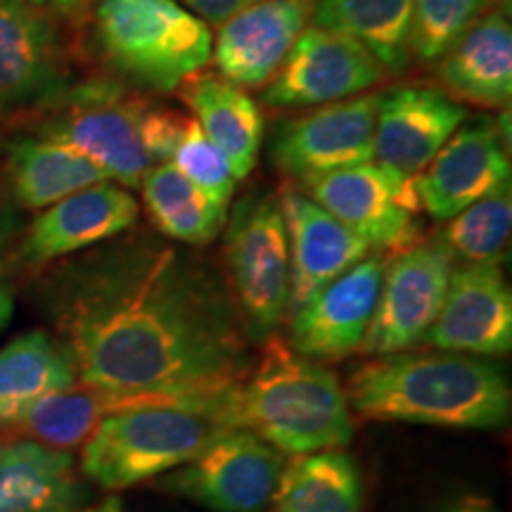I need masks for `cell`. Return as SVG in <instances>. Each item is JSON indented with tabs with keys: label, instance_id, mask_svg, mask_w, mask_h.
<instances>
[{
	"label": "cell",
	"instance_id": "22",
	"mask_svg": "<svg viewBox=\"0 0 512 512\" xmlns=\"http://www.w3.org/2000/svg\"><path fill=\"white\" fill-rule=\"evenodd\" d=\"M192 119L226 155L238 181L252 174L264 140V114L259 105L223 76L195 74L178 88Z\"/></svg>",
	"mask_w": 512,
	"mask_h": 512
},
{
	"label": "cell",
	"instance_id": "4",
	"mask_svg": "<svg viewBox=\"0 0 512 512\" xmlns=\"http://www.w3.org/2000/svg\"><path fill=\"white\" fill-rule=\"evenodd\" d=\"M95 41L105 62L150 91H178L211 60L207 22L176 0H98Z\"/></svg>",
	"mask_w": 512,
	"mask_h": 512
},
{
	"label": "cell",
	"instance_id": "17",
	"mask_svg": "<svg viewBox=\"0 0 512 512\" xmlns=\"http://www.w3.org/2000/svg\"><path fill=\"white\" fill-rule=\"evenodd\" d=\"M467 117L465 107L430 86L384 91L373 128V162L418 178Z\"/></svg>",
	"mask_w": 512,
	"mask_h": 512
},
{
	"label": "cell",
	"instance_id": "35",
	"mask_svg": "<svg viewBox=\"0 0 512 512\" xmlns=\"http://www.w3.org/2000/svg\"><path fill=\"white\" fill-rule=\"evenodd\" d=\"M441 512H501V510H498L494 501H489L486 496L463 494L453 498L451 503H446V508Z\"/></svg>",
	"mask_w": 512,
	"mask_h": 512
},
{
	"label": "cell",
	"instance_id": "1",
	"mask_svg": "<svg viewBox=\"0 0 512 512\" xmlns=\"http://www.w3.org/2000/svg\"><path fill=\"white\" fill-rule=\"evenodd\" d=\"M50 309L76 380L117 408L176 403L209 415L256 361L219 275L152 238L117 242L69 268Z\"/></svg>",
	"mask_w": 512,
	"mask_h": 512
},
{
	"label": "cell",
	"instance_id": "8",
	"mask_svg": "<svg viewBox=\"0 0 512 512\" xmlns=\"http://www.w3.org/2000/svg\"><path fill=\"white\" fill-rule=\"evenodd\" d=\"M299 190L377 252H401L422 240L415 178L366 162L297 181Z\"/></svg>",
	"mask_w": 512,
	"mask_h": 512
},
{
	"label": "cell",
	"instance_id": "38",
	"mask_svg": "<svg viewBox=\"0 0 512 512\" xmlns=\"http://www.w3.org/2000/svg\"><path fill=\"white\" fill-rule=\"evenodd\" d=\"M74 512H124V510H121L119 498L112 496V498H105V501H100L98 505H91V508H79Z\"/></svg>",
	"mask_w": 512,
	"mask_h": 512
},
{
	"label": "cell",
	"instance_id": "37",
	"mask_svg": "<svg viewBox=\"0 0 512 512\" xmlns=\"http://www.w3.org/2000/svg\"><path fill=\"white\" fill-rule=\"evenodd\" d=\"M31 5L41 10H57V12H67L74 10L76 5H81V0H29Z\"/></svg>",
	"mask_w": 512,
	"mask_h": 512
},
{
	"label": "cell",
	"instance_id": "28",
	"mask_svg": "<svg viewBox=\"0 0 512 512\" xmlns=\"http://www.w3.org/2000/svg\"><path fill=\"white\" fill-rule=\"evenodd\" d=\"M140 190L152 223L169 240L202 247L226 228L228 209L216 207L171 162L152 166Z\"/></svg>",
	"mask_w": 512,
	"mask_h": 512
},
{
	"label": "cell",
	"instance_id": "7",
	"mask_svg": "<svg viewBox=\"0 0 512 512\" xmlns=\"http://www.w3.org/2000/svg\"><path fill=\"white\" fill-rule=\"evenodd\" d=\"M147 102L124 93L117 83L95 81L67 95L41 136L62 143L93 162L107 181L121 188H140L150 157L143 147L140 121Z\"/></svg>",
	"mask_w": 512,
	"mask_h": 512
},
{
	"label": "cell",
	"instance_id": "3",
	"mask_svg": "<svg viewBox=\"0 0 512 512\" xmlns=\"http://www.w3.org/2000/svg\"><path fill=\"white\" fill-rule=\"evenodd\" d=\"M347 399L366 418L448 430H496L512 411L501 370L451 351L377 356L351 375Z\"/></svg>",
	"mask_w": 512,
	"mask_h": 512
},
{
	"label": "cell",
	"instance_id": "32",
	"mask_svg": "<svg viewBox=\"0 0 512 512\" xmlns=\"http://www.w3.org/2000/svg\"><path fill=\"white\" fill-rule=\"evenodd\" d=\"M171 164L176 166L188 181L200 188L216 207L228 209L235 195V178L228 159L223 152L207 138L195 119L188 121L181 145L176 147Z\"/></svg>",
	"mask_w": 512,
	"mask_h": 512
},
{
	"label": "cell",
	"instance_id": "29",
	"mask_svg": "<svg viewBox=\"0 0 512 512\" xmlns=\"http://www.w3.org/2000/svg\"><path fill=\"white\" fill-rule=\"evenodd\" d=\"M112 411H117V406L110 396L76 382L34 403L17 422V427L31 434V439L38 444L69 451V448L86 444L102 418Z\"/></svg>",
	"mask_w": 512,
	"mask_h": 512
},
{
	"label": "cell",
	"instance_id": "27",
	"mask_svg": "<svg viewBox=\"0 0 512 512\" xmlns=\"http://www.w3.org/2000/svg\"><path fill=\"white\" fill-rule=\"evenodd\" d=\"M271 505L273 512H363L361 470L342 448L299 456L285 465Z\"/></svg>",
	"mask_w": 512,
	"mask_h": 512
},
{
	"label": "cell",
	"instance_id": "18",
	"mask_svg": "<svg viewBox=\"0 0 512 512\" xmlns=\"http://www.w3.org/2000/svg\"><path fill=\"white\" fill-rule=\"evenodd\" d=\"M278 202L290 247L287 313H292L373 249L294 185H283Z\"/></svg>",
	"mask_w": 512,
	"mask_h": 512
},
{
	"label": "cell",
	"instance_id": "25",
	"mask_svg": "<svg viewBox=\"0 0 512 512\" xmlns=\"http://www.w3.org/2000/svg\"><path fill=\"white\" fill-rule=\"evenodd\" d=\"M415 0H316L311 22L361 43L384 74H401L413 60Z\"/></svg>",
	"mask_w": 512,
	"mask_h": 512
},
{
	"label": "cell",
	"instance_id": "6",
	"mask_svg": "<svg viewBox=\"0 0 512 512\" xmlns=\"http://www.w3.org/2000/svg\"><path fill=\"white\" fill-rule=\"evenodd\" d=\"M223 252L230 297L249 339H271L290 302V247L278 195L261 192L235 204Z\"/></svg>",
	"mask_w": 512,
	"mask_h": 512
},
{
	"label": "cell",
	"instance_id": "14",
	"mask_svg": "<svg viewBox=\"0 0 512 512\" xmlns=\"http://www.w3.org/2000/svg\"><path fill=\"white\" fill-rule=\"evenodd\" d=\"M384 256L368 254L290 313V344L309 358H344L361 349L380 297Z\"/></svg>",
	"mask_w": 512,
	"mask_h": 512
},
{
	"label": "cell",
	"instance_id": "26",
	"mask_svg": "<svg viewBox=\"0 0 512 512\" xmlns=\"http://www.w3.org/2000/svg\"><path fill=\"white\" fill-rule=\"evenodd\" d=\"M10 188L27 209H46L83 188L107 181L105 174L72 147L50 138H24L10 152Z\"/></svg>",
	"mask_w": 512,
	"mask_h": 512
},
{
	"label": "cell",
	"instance_id": "19",
	"mask_svg": "<svg viewBox=\"0 0 512 512\" xmlns=\"http://www.w3.org/2000/svg\"><path fill=\"white\" fill-rule=\"evenodd\" d=\"M138 214L131 192L112 181L95 183L43 209L31 223L22 254L31 264H48L83 252L131 230Z\"/></svg>",
	"mask_w": 512,
	"mask_h": 512
},
{
	"label": "cell",
	"instance_id": "12",
	"mask_svg": "<svg viewBox=\"0 0 512 512\" xmlns=\"http://www.w3.org/2000/svg\"><path fill=\"white\" fill-rule=\"evenodd\" d=\"M382 93L313 107L278 128L271 159L294 181L373 162V128Z\"/></svg>",
	"mask_w": 512,
	"mask_h": 512
},
{
	"label": "cell",
	"instance_id": "31",
	"mask_svg": "<svg viewBox=\"0 0 512 512\" xmlns=\"http://www.w3.org/2000/svg\"><path fill=\"white\" fill-rule=\"evenodd\" d=\"M494 0H415L411 27V55L422 64L439 62L453 43L479 17L489 12Z\"/></svg>",
	"mask_w": 512,
	"mask_h": 512
},
{
	"label": "cell",
	"instance_id": "5",
	"mask_svg": "<svg viewBox=\"0 0 512 512\" xmlns=\"http://www.w3.org/2000/svg\"><path fill=\"white\" fill-rule=\"evenodd\" d=\"M219 420L176 403H133L105 415L83 444V475L121 491L169 475L219 437Z\"/></svg>",
	"mask_w": 512,
	"mask_h": 512
},
{
	"label": "cell",
	"instance_id": "33",
	"mask_svg": "<svg viewBox=\"0 0 512 512\" xmlns=\"http://www.w3.org/2000/svg\"><path fill=\"white\" fill-rule=\"evenodd\" d=\"M188 121L190 119L183 117L181 112L147 102L143 121H140V136H143V147L152 166L171 162L176 147L185 136Z\"/></svg>",
	"mask_w": 512,
	"mask_h": 512
},
{
	"label": "cell",
	"instance_id": "13",
	"mask_svg": "<svg viewBox=\"0 0 512 512\" xmlns=\"http://www.w3.org/2000/svg\"><path fill=\"white\" fill-rule=\"evenodd\" d=\"M505 183H510L508 140L496 119L477 117L446 140L415 178V192L422 211L448 221Z\"/></svg>",
	"mask_w": 512,
	"mask_h": 512
},
{
	"label": "cell",
	"instance_id": "36",
	"mask_svg": "<svg viewBox=\"0 0 512 512\" xmlns=\"http://www.w3.org/2000/svg\"><path fill=\"white\" fill-rule=\"evenodd\" d=\"M12 313H15V299H12L10 287L0 283V332L8 328Z\"/></svg>",
	"mask_w": 512,
	"mask_h": 512
},
{
	"label": "cell",
	"instance_id": "11",
	"mask_svg": "<svg viewBox=\"0 0 512 512\" xmlns=\"http://www.w3.org/2000/svg\"><path fill=\"white\" fill-rule=\"evenodd\" d=\"M384 76L380 62L354 38L309 24L264 86V102L275 110L330 105L363 95Z\"/></svg>",
	"mask_w": 512,
	"mask_h": 512
},
{
	"label": "cell",
	"instance_id": "2",
	"mask_svg": "<svg viewBox=\"0 0 512 512\" xmlns=\"http://www.w3.org/2000/svg\"><path fill=\"white\" fill-rule=\"evenodd\" d=\"M209 413L223 427L252 432L290 456L335 451L354 439L349 399L337 377L280 339H268L259 363L216 396Z\"/></svg>",
	"mask_w": 512,
	"mask_h": 512
},
{
	"label": "cell",
	"instance_id": "20",
	"mask_svg": "<svg viewBox=\"0 0 512 512\" xmlns=\"http://www.w3.org/2000/svg\"><path fill=\"white\" fill-rule=\"evenodd\" d=\"M53 22L29 0H0V105H31L62 91Z\"/></svg>",
	"mask_w": 512,
	"mask_h": 512
},
{
	"label": "cell",
	"instance_id": "10",
	"mask_svg": "<svg viewBox=\"0 0 512 512\" xmlns=\"http://www.w3.org/2000/svg\"><path fill=\"white\" fill-rule=\"evenodd\" d=\"M451 271L453 256L439 235L396 252L384 264L375 316L358 351L389 356L422 342L444 304Z\"/></svg>",
	"mask_w": 512,
	"mask_h": 512
},
{
	"label": "cell",
	"instance_id": "34",
	"mask_svg": "<svg viewBox=\"0 0 512 512\" xmlns=\"http://www.w3.org/2000/svg\"><path fill=\"white\" fill-rule=\"evenodd\" d=\"M181 8L192 12L207 24H223L226 19L238 15L247 5L256 3V0H176Z\"/></svg>",
	"mask_w": 512,
	"mask_h": 512
},
{
	"label": "cell",
	"instance_id": "24",
	"mask_svg": "<svg viewBox=\"0 0 512 512\" xmlns=\"http://www.w3.org/2000/svg\"><path fill=\"white\" fill-rule=\"evenodd\" d=\"M76 382L60 339L43 330L15 337L0 349V425H17L34 403Z\"/></svg>",
	"mask_w": 512,
	"mask_h": 512
},
{
	"label": "cell",
	"instance_id": "15",
	"mask_svg": "<svg viewBox=\"0 0 512 512\" xmlns=\"http://www.w3.org/2000/svg\"><path fill=\"white\" fill-rule=\"evenodd\" d=\"M427 342L465 356H505L512 347V294L501 264L453 268Z\"/></svg>",
	"mask_w": 512,
	"mask_h": 512
},
{
	"label": "cell",
	"instance_id": "16",
	"mask_svg": "<svg viewBox=\"0 0 512 512\" xmlns=\"http://www.w3.org/2000/svg\"><path fill=\"white\" fill-rule=\"evenodd\" d=\"M313 3L316 0H256L219 24L211 46L219 76L242 91L264 88L309 27Z\"/></svg>",
	"mask_w": 512,
	"mask_h": 512
},
{
	"label": "cell",
	"instance_id": "21",
	"mask_svg": "<svg viewBox=\"0 0 512 512\" xmlns=\"http://www.w3.org/2000/svg\"><path fill=\"white\" fill-rule=\"evenodd\" d=\"M439 81L448 98L486 110H503L512 98V27L508 12L479 17L439 60Z\"/></svg>",
	"mask_w": 512,
	"mask_h": 512
},
{
	"label": "cell",
	"instance_id": "30",
	"mask_svg": "<svg viewBox=\"0 0 512 512\" xmlns=\"http://www.w3.org/2000/svg\"><path fill=\"white\" fill-rule=\"evenodd\" d=\"M512 228L510 183L477 200L475 204L448 219L439 235L453 261L463 264H501L508 252Z\"/></svg>",
	"mask_w": 512,
	"mask_h": 512
},
{
	"label": "cell",
	"instance_id": "23",
	"mask_svg": "<svg viewBox=\"0 0 512 512\" xmlns=\"http://www.w3.org/2000/svg\"><path fill=\"white\" fill-rule=\"evenodd\" d=\"M79 503L72 453L34 439L0 444V512H74Z\"/></svg>",
	"mask_w": 512,
	"mask_h": 512
},
{
	"label": "cell",
	"instance_id": "9",
	"mask_svg": "<svg viewBox=\"0 0 512 512\" xmlns=\"http://www.w3.org/2000/svg\"><path fill=\"white\" fill-rule=\"evenodd\" d=\"M285 456L247 430H223L188 463L171 470L164 489L211 512H264L278 489Z\"/></svg>",
	"mask_w": 512,
	"mask_h": 512
}]
</instances>
